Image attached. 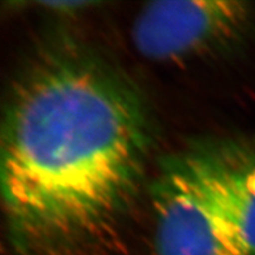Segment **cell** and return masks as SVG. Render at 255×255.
Returning <instances> with one entry per match:
<instances>
[{
    "label": "cell",
    "instance_id": "4",
    "mask_svg": "<svg viewBox=\"0 0 255 255\" xmlns=\"http://www.w3.org/2000/svg\"><path fill=\"white\" fill-rule=\"evenodd\" d=\"M219 205L255 255V135L218 138L193 144Z\"/></svg>",
    "mask_w": 255,
    "mask_h": 255
},
{
    "label": "cell",
    "instance_id": "1",
    "mask_svg": "<svg viewBox=\"0 0 255 255\" xmlns=\"http://www.w3.org/2000/svg\"><path fill=\"white\" fill-rule=\"evenodd\" d=\"M152 143L150 114L124 74L71 40L40 48L14 80L1 128V193L17 245L63 252L125 214Z\"/></svg>",
    "mask_w": 255,
    "mask_h": 255
},
{
    "label": "cell",
    "instance_id": "2",
    "mask_svg": "<svg viewBox=\"0 0 255 255\" xmlns=\"http://www.w3.org/2000/svg\"><path fill=\"white\" fill-rule=\"evenodd\" d=\"M156 255H249L194 146L163 160L151 186Z\"/></svg>",
    "mask_w": 255,
    "mask_h": 255
},
{
    "label": "cell",
    "instance_id": "3",
    "mask_svg": "<svg viewBox=\"0 0 255 255\" xmlns=\"http://www.w3.org/2000/svg\"><path fill=\"white\" fill-rule=\"evenodd\" d=\"M253 4L237 0H173L146 4L131 38L143 57L173 63L237 43L250 30Z\"/></svg>",
    "mask_w": 255,
    "mask_h": 255
},
{
    "label": "cell",
    "instance_id": "5",
    "mask_svg": "<svg viewBox=\"0 0 255 255\" xmlns=\"http://www.w3.org/2000/svg\"><path fill=\"white\" fill-rule=\"evenodd\" d=\"M35 5L51 13L63 14V16H73L82 13L90 8L98 7L102 3L99 1H89V0H52V1H35Z\"/></svg>",
    "mask_w": 255,
    "mask_h": 255
}]
</instances>
